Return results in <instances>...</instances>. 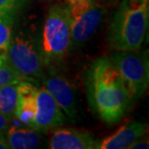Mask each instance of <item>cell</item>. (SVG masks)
<instances>
[{
    "mask_svg": "<svg viewBox=\"0 0 149 149\" xmlns=\"http://www.w3.org/2000/svg\"><path fill=\"white\" fill-rule=\"evenodd\" d=\"M86 89L90 106L107 124L120 121L130 107L129 93L117 69L107 56L92 62L86 74Z\"/></svg>",
    "mask_w": 149,
    "mask_h": 149,
    "instance_id": "cell-1",
    "label": "cell"
},
{
    "mask_svg": "<svg viewBox=\"0 0 149 149\" xmlns=\"http://www.w3.org/2000/svg\"><path fill=\"white\" fill-rule=\"evenodd\" d=\"M148 17V0H122L111 22L109 47L115 52H138L146 35Z\"/></svg>",
    "mask_w": 149,
    "mask_h": 149,
    "instance_id": "cell-2",
    "label": "cell"
},
{
    "mask_svg": "<svg viewBox=\"0 0 149 149\" xmlns=\"http://www.w3.org/2000/svg\"><path fill=\"white\" fill-rule=\"evenodd\" d=\"M71 47L69 12L65 4H55L47 15L43 30L42 57L44 63L59 61Z\"/></svg>",
    "mask_w": 149,
    "mask_h": 149,
    "instance_id": "cell-3",
    "label": "cell"
},
{
    "mask_svg": "<svg viewBox=\"0 0 149 149\" xmlns=\"http://www.w3.org/2000/svg\"><path fill=\"white\" fill-rule=\"evenodd\" d=\"M5 62L22 77V80L37 82L44 76V61L36 42L24 33L11 39Z\"/></svg>",
    "mask_w": 149,
    "mask_h": 149,
    "instance_id": "cell-4",
    "label": "cell"
},
{
    "mask_svg": "<svg viewBox=\"0 0 149 149\" xmlns=\"http://www.w3.org/2000/svg\"><path fill=\"white\" fill-rule=\"evenodd\" d=\"M117 69L131 101L139 99L147 89L149 66L146 53L116 50L109 57Z\"/></svg>",
    "mask_w": 149,
    "mask_h": 149,
    "instance_id": "cell-5",
    "label": "cell"
},
{
    "mask_svg": "<svg viewBox=\"0 0 149 149\" xmlns=\"http://www.w3.org/2000/svg\"><path fill=\"white\" fill-rule=\"evenodd\" d=\"M65 121L62 109L56 104L46 87L38 88L36 97V111L30 128L39 133H46L55 129Z\"/></svg>",
    "mask_w": 149,
    "mask_h": 149,
    "instance_id": "cell-6",
    "label": "cell"
},
{
    "mask_svg": "<svg viewBox=\"0 0 149 149\" xmlns=\"http://www.w3.org/2000/svg\"><path fill=\"white\" fill-rule=\"evenodd\" d=\"M105 13V9L94 3L80 16L70 19L71 46L80 47L89 40L100 26Z\"/></svg>",
    "mask_w": 149,
    "mask_h": 149,
    "instance_id": "cell-7",
    "label": "cell"
},
{
    "mask_svg": "<svg viewBox=\"0 0 149 149\" xmlns=\"http://www.w3.org/2000/svg\"><path fill=\"white\" fill-rule=\"evenodd\" d=\"M46 89L49 92L56 104L70 119L76 117V98L72 85L63 77L56 74H50L44 79Z\"/></svg>",
    "mask_w": 149,
    "mask_h": 149,
    "instance_id": "cell-8",
    "label": "cell"
},
{
    "mask_svg": "<svg viewBox=\"0 0 149 149\" xmlns=\"http://www.w3.org/2000/svg\"><path fill=\"white\" fill-rule=\"evenodd\" d=\"M97 141L91 134L74 129H60L54 131L49 139L52 149H94Z\"/></svg>",
    "mask_w": 149,
    "mask_h": 149,
    "instance_id": "cell-9",
    "label": "cell"
},
{
    "mask_svg": "<svg viewBox=\"0 0 149 149\" xmlns=\"http://www.w3.org/2000/svg\"><path fill=\"white\" fill-rule=\"evenodd\" d=\"M148 125L139 122H132L123 125L114 134L97 142L99 149H126L147 132Z\"/></svg>",
    "mask_w": 149,
    "mask_h": 149,
    "instance_id": "cell-10",
    "label": "cell"
},
{
    "mask_svg": "<svg viewBox=\"0 0 149 149\" xmlns=\"http://www.w3.org/2000/svg\"><path fill=\"white\" fill-rule=\"evenodd\" d=\"M38 87L27 80H20L17 84V101L16 117L22 124L30 127L36 111Z\"/></svg>",
    "mask_w": 149,
    "mask_h": 149,
    "instance_id": "cell-11",
    "label": "cell"
},
{
    "mask_svg": "<svg viewBox=\"0 0 149 149\" xmlns=\"http://www.w3.org/2000/svg\"><path fill=\"white\" fill-rule=\"evenodd\" d=\"M9 147L13 149H33L40 144L39 132L30 127H11L5 134Z\"/></svg>",
    "mask_w": 149,
    "mask_h": 149,
    "instance_id": "cell-12",
    "label": "cell"
},
{
    "mask_svg": "<svg viewBox=\"0 0 149 149\" xmlns=\"http://www.w3.org/2000/svg\"><path fill=\"white\" fill-rule=\"evenodd\" d=\"M19 82H11L0 87V113L11 120L16 117Z\"/></svg>",
    "mask_w": 149,
    "mask_h": 149,
    "instance_id": "cell-13",
    "label": "cell"
},
{
    "mask_svg": "<svg viewBox=\"0 0 149 149\" xmlns=\"http://www.w3.org/2000/svg\"><path fill=\"white\" fill-rule=\"evenodd\" d=\"M14 19L15 13H0V56L4 60L12 39Z\"/></svg>",
    "mask_w": 149,
    "mask_h": 149,
    "instance_id": "cell-14",
    "label": "cell"
},
{
    "mask_svg": "<svg viewBox=\"0 0 149 149\" xmlns=\"http://www.w3.org/2000/svg\"><path fill=\"white\" fill-rule=\"evenodd\" d=\"M96 3L95 0H66V7L69 12L70 19L80 16Z\"/></svg>",
    "mask_w": 149,
    "mask_h": 149,
    "instance_id": "cell-15",
    "label": "cell"
},
{
    "mask_svg": "<svg viewBox=\"0 0 149 149\" xmlns=\"http://www.w3.org/2000/svg\"><path fill=\"white\" fill-rule=\"evenodd\" d=\"M20 80H22V77L5 61L0 65V87L11 82H19Z\"/></svg>",
    "mask_w": 149,
    "mask_h": 149,
    "instance_id": "cell-16",
    "label": "cell"
},
{
    "mask_svg": "<svg viewBox=\"0 0 149 149\" xmlns=\"http://www.w3.org/2000/svg\"><path fill=\"white\" fill-rule=\"evenodd\" d=\"M22 0H0V13H15L20 8Z\"/></svg>",
    "mask_w": 149,
    "mask_h": 149,
    "instance_id": "cell-17",
    "label": "cell"
},
{
    "mask_svg": "<svg viewBox=\"0 0 149 149\" xmlns=\"http://www.w3.org/2000/svg\"><path fill=\"white\" fill-rule=\"evenodd\" d=\"M10 123H11V119H9L5 115L0 113V136H5L8 128L10 127Z\"/></svg>",
    "mask_w": 149,
    "mask_h": 149,
    "instance_id": "cell-18",
    "label": "cell"
},
{
    "mask_svg": "<svg viewBox=\"0 0 149 149\" xmlns=\"http://www.w3.org/2000/svg\"><path fill=\"white\" fill-rule=\"evenodd\" d=\"M148 139L143 138V136H141L139 139H138L134 143L131 145V149H139V148H148Z\"/></svg>",
    "mask_w": 149,
    "mask_h": 149,
    "instance_id": "cell-19",
    "label": "cell"
},
{
    "mask_svg": "<svg viewBox=\"0 0 149 149\" xmlns=\"http://www.w3.org/2000/svg\"><path fill=\"white\" fill-rule=\"evenodd\" d=\"M9 144L8 141L6 139L5 136H0V149H9Z\"/></svg>",
    "mask_w": 149,
    "mask_h": 149,
    "instance_id": "cell-20",
    "label": "cell"
},
{
    "mask_svg": "<svg viewBox=\"0 0 149 149\" xmlns=\"http://www.w3.org/2000/svg\"><path fill=\"white\" fill-rule=\"evenodd\" d=\"M5 60H4V59H3L2 57H1V56H0V65H1L2 63H3V62H4Z\"/></svg>",
    "mask_w": 149,
    "mask_h": 149,
    "instance_id": "cell-21",
    "label": "cell"
}]
</instances>
